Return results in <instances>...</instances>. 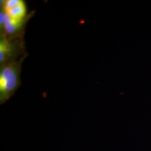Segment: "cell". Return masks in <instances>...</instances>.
Listing matches in <instances>:
<instances>
[{"label": "cell", "instance_id": "obj_6", "mask_svg": "<svg viewBox=\"0 0 151 151\" xmlns=\"http://www.w3.org/2000/svg\"><path fill=\"white\" fill-rule=\"evenodd\" d=\"M4 22H5V14H4V12L3 10L2 11L1 10V12H0V25H1V32L3 29Z\"/></svg>", "mask_w": 151, "mask_h": 151}, {"label": "cell", "instance_id": "obj_3", "mask_svg": "<svg viewBox=\"0 0 151 151\" xmlns=\"http://www.w3.org/2000/svg\"><path fill=\"white\" fill-rule=\"evenodd\" d=\"M32 12L22 20H16L12 18L7 13H5V22L1 33L9 38L24 35L25 27L28 20L32 16Z\"/></svg>", "mask_w": 151, "mask_h": 151}, {"label": "cell", "instance_id": "obj_5", "mask_svg": "<svg viewBox=\"0 0 151 151\" xmlns=\"http://www.w3.org/2000/svg\"><path fill=\"white\" fill-rule=\"evenodd\" d=\"M24 1L22 0H7L3 1V11L6 12L9 10L22 4Z\"/></svg>", "mask_w": 151, "mask_h": 151}, {"label": "cell", "instance_id": "obj_2", "mask_svg": "<svg viewBox=\"0 0 151 151\" xmlns=\"http://www.w3.org/2000/svg\"><path fill=\"white\" fill-rule=\"evenodd\" d=\"M24 35L13 38L7 37L1 34L0 40V63L4 65L9 62L16 60L25 55L23 42Z\"/></svg>", "mask_w": 151, "mask_h": 151}, {"label": "cell", "instance_id": "obj_1", "mask_svg": "<svg viewBox=\"0 0 151 151\" xmlns=\"http://www.w3.org/2000/svg\"><path fill=\"white\" fill-rule=\"evenodd\" d=\"M25 54L19 58L1 65L0 71V103L9 100L20 85L21 67L26 58Z\"/></svg>", "mask_w": 151, "mask_h": 151}, {"label": "cell", "instance_id": "obj_4", "mask_svg": "<svg viewBox=\"0 0 151 151\" xmlns=\"http://www.w3.org/2000/svg\"><path fill=\"white\" fill-rule=\"evenodd\" d=\"M12 18L16 20H22L24 19L27 14V7L25 4L23 2L22 4L9 10L5 12Z\"/></svg>", "mask_w": 151, "mask_h": 151}]
</instances>
